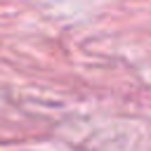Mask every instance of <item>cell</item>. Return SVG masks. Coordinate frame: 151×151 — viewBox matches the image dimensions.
Segmentation results:
<instances>
[]
</instances>
